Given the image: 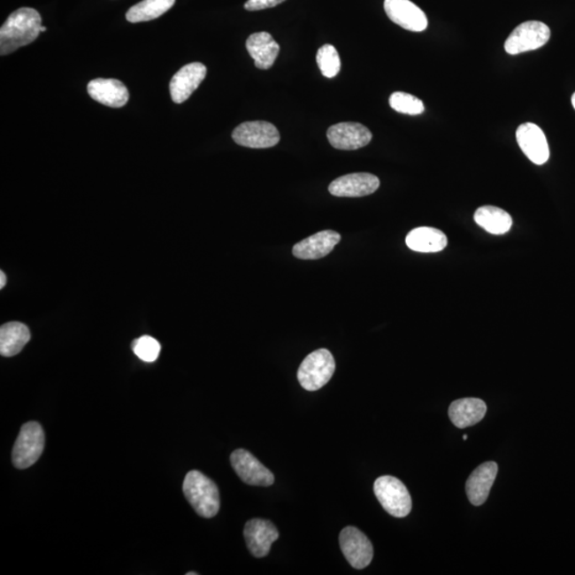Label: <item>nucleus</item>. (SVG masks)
Returning <instances> with one entry per match:
<instances>
[{"instance_id": "2", "label": "nucleus", "mask_w": 575, "mask_h": 575, "mask_svg": "<svg viewBox=\"0 0 575 575\" xmlns=\"http://www.w3.org/2000/svg\"><path fill=\"white\" fill-rule=\"evenodd\" d=\"M182 490L188 502L203 518L217 516L219 510V493L212 479L196 470L186 475Z\"/></svg>"}, {"instance_id": "17", "label": "nucleus", "mask_w": 575, "mask_h": 575, "mask_svg": "<svg viewBox=\"0 0 575 575\" xmlns=\"http://www.w3.org/2000/svg\"><path fill=\"white\" fill-rule=\"evenodd\" d=\"M88 93L94 101L110 108H121L127 104L129 92L122 81L97 78L88 82Z\"/></svg>"}, {"instance_id": "9", "label": "nucleus", "mask_w": 575, "mask_h": 575, "mask_svg": "<svg viewBox=\"0 0 575 575\" xmlns=\"http://www.w3.org/2000/svg\"><path fill=\"white\" fill-rule=\"evenodd\" d=\"M230 463L234 472L245 484L261 487H269L274 484V474L247 449L240 448L233 452Z\"/></svg>"}, {"instance_id": "4", "label": "nucleus", "mask_w": 575, "mask_h": 575, "mask_svg": "<svg viewBox=\"0 0 575 575\" xmlns=\"http://www.w3.org/2000/svg\"><path fill=\"white\" fill-rule=\"evenodd\" d=\"M45 433L38 422L26 423L20 428L19 435L12 449V462L15 468L27 469L38 462L44 451Z\"/></svg>"}, {"instance_id": "27", "label": "nucleus", "mask_w": 575, "mask_h": 575, "mask_svg": "<svg viewBox=\"0 0 575 575\" xmlns=\"http://www.w3.org/2000/svg\"><path fill=\"white\" fill-rule=\"evenodd\" d=\"M133 351L137 356L145 363H154L159 357L161 345L153 337L143 336L132 344Z\"/></svg>"}, {"instance_id": "21", "label": "nucleus", "mask_w": 575, "mask_h": 575, "mask_svg": "<svg viewBox=\"0 0 575 575\" xmlns=\"http://www.w3.org/2000/svg\"><path fill=\"white\" fill-rule=\"evenodd\" d=\"M406 244L419 253L441 252L448 245L446 234L433 227H418L407 234Z\"/></svg>"}, {"instance_id": "6", "label": "nucleus", "mask_w": 575, "mask_h": 575, "mask_svg": "<svg viewBox=\"0 0 575 575\" xmlns=\"http://www.w3.org/2000/svg\"><path fill=\"white\" fill-rule=\"evenodd\" d=\"M550 36V28L545 23L529 20L512 31L505 42V51L509 55L515 56L536 50L546 45Z\"/></svg>"}, {"instance_id": "15", "label": "nucleus", "mask_w": 575, "mask_h": 575, "mask_svg": "<svg viewBox=\"0 0 575 575\" xmlns=\"http://www.w3.org/2000/svg\"><path fill=\"white\" fill-rule=\"evenodd\" d=\"M206 75L207 67L200 62H193L181 67L170 82L172 101L176 104L186 102L200 87Z\"/></svg>"}, {"instance_id": "32", "label": "nucleus", "mask_w": 575, "mask_h": 575, "mask_svg": "<svg viewBox=\"0 0 575 575\" xmlns=\"http://www.w3.org/2000/svg\"><path fill=\"white\" fill-rule=\"evenodd\" d=\"M196 574H198V573H196V572H188L187 573V575H196Z\"/></svg>"}, {"instance_id": "16", "label": "nucleus", "mask_w": 575, "mask_h": 575, "mask_svg": "<svg viewBox=\"0 0 575 575\" xmlns=\"http://www.w3.org/2000/svg\"><path fill=\"white\" fill-rule=\"evenodd\" d=\"M340 240L341 236L334 230H323L296 243L292 253L295 257L303 260L321 259L333 252Z\"/></svg>"}, {"instance_id": "25", "label": "nucleus", "mask_w": 575, "mask_h": 575, "mask_svg": "<svg viewBox=\"0 0 575 575\" xmlns=\"http://www.w3.org/2000/svg\"><path fill=\"white\" fill-rule=\"evenodd\" d=\"M317 64L323 76L334 78L341 69V61L338 51L333 45L326 44L318 50Z\"/></svg>"}, {"instance_id": "8", "label": "nucleus", "mask_w": 575, "mask_h": 575, "mask_svg": "<svg viewBox=\"0 0 575 575\" xmlns=\"http://www.w3.org/2000/svg\"><path fill=\"white\" fill-rule=\"evenodd\" d=\"M233 139L244 148L270 149L279 144L280 135L273 124L255 121L240 124L234 130Z\"/></svg>"}, {"instance_id": "26", "label": "nucleus", "mask_w": 575, "mask_h": 575, "mask_svg": "<svg viewBox=\"0 0 575 575\" xmlns=\"http://www.w3.org/2000/svg\"><path fill=\"white\" fill-rule=\"evenodd\" d=\"M392 109L396 112L409 115H419L425 112V104L421 99L405 92H395L389 98Z\"/></svg>"}, {"instance_id": "10", "label": "nucleus", "mask_w": 575, "mask_h": 575, "mask_svg": "<svg viewBox=\"0 0 575 575\" xmlns=\"http://www.w3.org/2000/svg\"><path fill=\"white\" fill-rule=\"evenodd\" d=\"M372 133L363 124L344 122L333 125L327 130V139L333 148L341 150H356L372 141Z\"/></svg>"}, {"instance_id": "19", "label": "nucleus", "mask_w": 575, "mask_h": 575, "mask_svg": "<svg viewBox=\"0 0 575 575\" xmlns=\"http://www.w3.org/2000/svg\"><path fill=\"white\" fill-rule=\"evenodd\" d=\"M486 412H487V405L485 402L474 397L454 401L448 409L449 419L458 428L478 425L484 419Z\"/></svg>"}, {"instance_id": "1", "label": "nucleus", "mask_w": 575, "mask_h": 575, "mask_svg": "<svg viewBox=\"0 0 575 575\" xmlns=\"http://www.w3.org/2000/svg\"><path fill=\"white\" fill-rule=\"evenodd\" d=\"M42 28V18L33 8H20L9 15L0 28V55L7 56L33 43Z\"/></svg>"}, {"instance_id": "3", "label": "nucleus", "mask_w": 575, "mask_h": 575, "mask_svg": "<svg viewBox=\"0 0 575 575\" xmlns=\"http://www.w3.org/2000/svg\"><path fill=\"white\" fill-rule=\"evenodd\" d=\"M336 363L333 354L326 349H317L303 360L297 380L307 391L320 390L333 378Z\"/></svg>"}, {"instance_id": "18", "label": "nucleus", "mask_w": 575, "mask_h": 575, "mask_svg": "<svg viewBox=\"0 0 575 575\" xmlns=\"http://www.w3.org/2000/svg\"><path fill=\"white\" fill-rule=\"evenodd\" d=\"M498 464L494 462H488L480 464L470 475L466 491L468 499L475 506L485 503L488 499L491 487H493L496 475H498Z\"/></svg>"}, {"instance_id": "22", "label": "nucleus", "mask_w": 575, "mask_h": 575, "mask_svg": "<svg viewBox=\"0 0 575 575\" xmlns=\"http://www.w3.org/2000/svg\"><path fill=\"white\" fill-rule=\"evenodd\" d=\"M30 331L19 322H9L0 328V354L4 357H12L22 352L25 345L30 341Z\"/></svg>"}, {"instance_id": "33", "label": "nucleus", "mask_w": 575, "mask_h": 575, "mask_svg": "<svg viewBox=\"0 0 575 575\" xmlns=\"http://www.w3.org/2000/svg\"><path fill=\"white\" fill-rule=\"evenodd\" d=\"M463 438H464V441H467L468 436H467V435H464Z\"/></svg>"}, {"instance_id": "14", "label": "nucleus", "mask_w": 575, "mask_h": 575, "mask_svg": "<svg viewBox=\"0 0 575 575\" xmlns=\"http://www.w3.org/2000/svg\"><path fill=\"white\" fill-rule=\"evenodd\" d=\"M244 538L250 553L255 557H264L271 551L272 543L279 540L277 527L269 520L252 519L244 526Z\"/></svg>"}, {"instance_id": "23", "label": "nucleus", "mask_w": 575, "mask_h": 575, "mask_svg": "<svg viewBox=\"0 0 575 575\" xmlns=\"http://www.w3.org/2000/svg\"><path fill=\"white\" fill-rule=\"evenodd\" d=\"M474 221L486 232L493 234H504L509 233L512 226V218L510 213L503 209L494 206H484L474 213Z\"/></svg>"}, {"instance_id": "12", "label": "nucleus", "mask_w": 575, "mask_h": 575, "mask_svg": "<svg viewBox=\"0 0 575 575\" xmlns=\"http://www.w3.org/2000/svg\"><path fill=\"white\" fill-rule=\"evenodd\" d=\"M384 9L392 22L406 30L422 33L427 28L425 12L410 0H385Z\"/></svg>"}, {"instance_id": "30", "label": "nucleus", "mask_w": 575, "mask_h": 575, "mask_svg": "<svg viewBox=\"0 0 575 575\" xmlns=\"http://www.w3.org/2000/svg\"><path fill=\"white\" fill-rule=\"evenodd\" d=\"M571 102H572V104H573V108L575 109V93L572 96Z\"/></svg>"}, {"instance_id": "28", "label": "nucleus", "mask_w": 575, "mask_h": 575, "mask_svg": "<svg viewBox=\"0 0 575 575\" xmlns=\"http://www.w3.org/2000/svg\"><path fill=\"white\" fill-rule=\"evenodd\" d=\"M284 2L286 0H249L245 3L244 8L248 12H259V10L274 8Z\"/></svg>"}, {"instance_id": "24", "label": "nucleus", "mask_w": 575, "mask_h": 575, "mask_svg": "<svg viewBox=\"0 0 575 575\" xmlns=\"http://www.w3.org/2000/svg\"><path fill=\"white\" fill-rule=\"evenodd\" d=\"M176 0H143L128 10L129 23L150 22L164 15L174 6Z\"/></svg>"}, {"instance_id": "11", "label": "nucleus", "mask_w": 575, "mask_h": 575, "mask_svg": "<svg viewBox=\"0 0 575 575\" xmlns=\"http://www.w3.org/2000/svg\"><path fill=\"white\" fill-rule=\"evenodd\" d=\"M517 142L533 164L545 165L550 158V150L545 133L534 123L520 125L516 133Z\"/></svg>"}, {"instance_id": "20", "label": "nucleus", "mask_w": 575, "mask_h": 575, "mask_svg": "<svg viewBox=\"0 0 575 575\" xmlns=\"http://www.w3.org/2000/svg\"><path fill=\"white\" fill-rule=\"evenodd\" d=\"M247 50L255 61L256 67L269 70L273 66L280 47L269 33H257L249 35Z\"/></svg>"}, {"instance_id": "5", "label": "nucleus", "mask_w": 575, "mask_h": 575, "mask_svg": "<svg viewBox=\"0 0 575 575\" xmlns=\"http://www.w3.org/2000/svg\"><path fill=\"white\" fill-rule=\"evenodd\" d=\"M374 494L384 510L395 518L410 515L411 496L406 486L399 479L385 475L375 480Z\"/></svg>"}, {"instance_id": "7", "label": "nucleus", "mask_w": 575, "mask_h": 575, "mask_svg": "<svg viewBox=\"0 0 575 575\" xmlns=\"http://www.w3.org/2000/svg\"><path fill=\"white\" fill-rule=\"evenodd\" d=\"M340 548L347 561L355 569L362 570L372 562V542L357 527L348 526L340 533Z\"/></svg>"}, {"instance_id": "31", "label": "nucleus", "mask_w": 575, "mask_h": 575, "mask_svg": "<svg viewBox=\"0 0 575 575\" xmlns=\"http://www.w3.org/2000/svg\"><path fill=\"white\" fill-rule=\"evenodd\" d=\"M45 31H46V28H45V27H43V26H42V28H41V33H45Z\"/></svg>"}, {"instance_id": "29", "label": "nucleus", "mask_w": 575, "mask_h": 575, "mask_svg": "<svg viewBox=\"0 0 575 575\" xmlns=\"http://www.w3.org/2000/svg\"><path fill=\"white\" fill-rule=\"evenodd\" d=\"M7 277L4 275V272H0V289H3L6 286Z\"/></svg>"}, {"instance_id": "13", "label": "nucleus", "mask_w": 575, "mask_h": 575, "mask_svg": "<svg viewBox=\"0 0 575 575\" xmlns=\"http://www.w3.org/2000/svg\"><path fill=\"white\" fill-rule=\"evenodd\" d=\"M380 181L379 177L369 172H354L338 177L328 187V191L338 197H363L379 189Z\"/></svg>"}]
</instances>
